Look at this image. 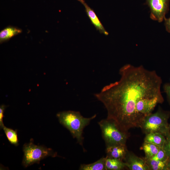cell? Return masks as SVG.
<instances>
[{"label": "cell", "instance_id": "cell-1", "mask_svg": "<svg viewBox=\"0 0 170 170\" xmlns=\"http://www.w3.org/2000/svg\"><path fill=\"white\" fill-rule=\"evenodd\" d=\"M119 73V80L105 86L95 95L105 106L107 119L113 121L122 131L128 133L131 128H140L145 117L137 110L138 102L146 98H163L162 80L155 71L143 65L126 64Z\"/></svg>", "mask_w": 170, "mask_h": 170}, {"label": "cell", "instance_id": "cell-2", "mask_svg": "<svg viewBox=\"0 0 170 170\" xmlns=\"http://www.w3.org/2000/svg\"><path fill=\"white\" fill-rule=\"evenodd\" d=\"M96 116L94 115L90 117L86 118L78 111L71 110L60 112L57 114L60 122L70 131L72 136L82 146L83 129Z\"/></svg>", "mask_w": 170, "mask_h": 170}, {"label": "cell", "instance_id": "cell-3", "mask_svg": "<svg viewBox=\"0 0 170 170\" xmlns=\"http://www.w3.org/2000/svg\"><path fill=\"white\" fill-rule=\"evenodd\" d=\"M170 111L163 110L159 107L154 113H150L144 118L140 128L145 135L151 133H158L166 138L170 134L168 121Z\"/></svg>", "mask_w": 170, "mask_h": 170}, {"label": "cell", "instance_id": "cell-4", "mask_svg": "<svg viewBox=\"0 0 170 170\" xmlns=\"http://www.w3.org/2000/svg\"><path fill=\"white\" fill-rule=\"evenodd\" d=\"M106 146L126 144L130 136L129 133L122 131L113 121L107 119L98 122Z\"/></svg>", "mask_w": 170, "mask_h": 170}, {"label": "cell", "instance_id": "cell-5", "mask_svg": "<svg viewBox=\"0 0 170 170\" xmlns=\"http://www.w3.org/2000/svg\"><path fill=\"white\" fill-rule=\"evenodd\" d=\"M24 153L22 164L25 167L39 162L45 157L51 156H55V154L50 148L34 144L32 141L25 144L23 148Z\"/></svg>", "mask_w": 170, "mask_h": 170}, {"label": "cell", "instance_id": "cell-6", "mask_svg": "<svg viewBox=\"0 0 170 170\" xmlns=\"http://www.w3.org/2000/svg\"><path fill=\"white\" fill-rule=\"evenodd\" d=\"M170 0H146L150 9V18L159 22H162L169 10Z\"/></svg>", "mask_w": 170, "mask_h": 170}, {"label": "cell", "instance_id": "cell-7", "mask_svg": "<svg viewBox=\"0 0 170 170\" xmlns=\"http://www.w3.org/2000/svg\"><path fill=\"white\" fill-rule=\"evenodd\" d=\"M123 161L126 167L130 170H149L143 158L139 157L129 151H128Z\"/></svg>", "mask_w": 170, "mask_h": 170}, {"label": "cell", "instance_id": "cell-8", "mask_svg": "<svg viewBox=\"0 0 170 170\" xmlns=\"http://www.w3.org/2000/svg\"><path fill=\"white\" fill-rule=\"evenodd\" d=\"M128 151L126 144L106 146V156L123 161Z\"/></svg>", "mask_w": 170, "mask_h": 170}, {"label": "cell", "instance_id": "cell-9", "mask_svg": "<svg viewBox=\"0 0 170 170\" xmlns=\"http://www.w3.org/2000/svg\"><path fill=\"white\" fill-rule=\"evenodd\" d=\"M77 0L84 5L88 16L96 29L101 33L108 35V33L105 30L93 10L89 6L84 0Z\"/></svg>", "mask_w": 170, "mask_h": 170}, {"label": "cell", "instance_id": "cell-10", "mask_svg": "<svg viewBox=\"0 0 170 170\" xmlns=\"http://www.w3.org/2000/svg\"><path fill=\"white\" fill-rule=\"evenodd\" d=\"M22 30L17 27L8 26L0 32V43L2 44L8 41L13 37L22 32Z\"/></svg>", "mask_w": 170, "mask_h": 170}, {"label": "cell", "instance_id": "cell-11", "mask_svg": "<svg viewBox=\"0 0 170 170\" xmlns=\"http://www.w3.org/2000/svg\"><path fill=\"white\" fill-rule=\"evenodd\" d=\"M166 140L163 135L158 133H151L146 134L144 142L151 143L163 148Z\"/></svg>", "mask_w": 170, "mask_h": 170}, {"label": "cell", "instance_id": "cell-12", "mask_svg": "<svg viewBox=\"0 0 170 170\" xmlns=\"http://www.w3.org/2000/svg\"><path fill=\"white\" fill-rule=\"evenodd\" d=\"M125 167L123 161L107 156L105 157L106 170H121Z\"/></svg>", "mask_w": 170, "mask_h": 170}, {"label": "cell", "instance_id": "cell-13", "mask_svg": "<svg viewBox=\"0 0 170 170\" xmlns=\"http://www.w3.org/2000/svg\"><path fill=\"white\" fill-rule=\"evenodd\" d=\"M80 170H106L105 157H103L92 163L82 164L79 167Z\"/></svg>", "mask_w": 170, "mask_h": 170}, {"label": "cell", "instance_id": "cell-14", "mask_svg": "<svg viewBox=\"0 0 170 170\" xmlns=\"http://www.w3.org/2000/svg\"><path fill=\"white\" fill-rule=\"evenodd\" d=\"M143 158L148 166L149 170H168L167 165V160L165 161H159L144 157Z\"/></svg>", "mask_w": 170, "mask_h": 170}, {"label": "cell", "instance_id": "cell-15", "mask_svg": "<svg viewBox=\"0 0 170 170\" xmlns=\"http://www.w3.org/2000/svg\"><path fill=\"white\" fill-rule=\"evenodd\" d=\"M145 155V158L150 159L159 151L161 147L153 144L144 142L142 146Z\"/></svg>", "mask_w": 170, "mask_h": 170}, {"label": "cell", "instance_id": "cell-16", "mask_svg": "<svg viewBox=\"0 0 170 170\" xmlns=\"http://www.w3.org/2000/svg\"><path fill=\"white\" fill-rule=\"evenodd\" d=\"M3 129L9 141L15 145H18L19 144L17 131L5 126Z\"/></svg>", "mask_w": 170, "mask_h": 170}, {"label": "cell", "instance_id": "cell-17", "mask_svg": "<svg viewBox=\"0 0 170 170\" xmlns=\"http://www.w3.org/2000/svg\"><path fill=\"white\" fill-rule=\"evenodd\" d=\"M168 157L162 148H161L158 153L151 159L159 161H166Z\"/></svg>", "mask_w": 170, "mask_h": 170}, {"label": "cell", "instance_id": "cell-18", "mask_svg": "<svg viewBox=\"0 0 170 170\" xmlns=\"http://www.w3.org/2000/svg\"><path fill=\"white\" fill-rule=\"evenodd\" d=\"M163 148L168 157H170V134L166 138Z\"/></svg>", "mask_w": 170, "mask_h": 170}, {"label": "cell", "instance_id": "cell-19", "mask_svg": "<svg viewBox=\"0 0 170 170\" xmlns=\"http://www.w3.org/2000/svg\"><path fill=\"white\" fill-rule=\"evenodd\" d=\"M164 92L166 94L167 101L170 105V83H166L163 86Z\"/></svg>", "mask_w": 170, "mask_h": 170}, {"label": "cell", "instance_id": "cell-20", "mask_svg": "<svg viewBox=\"0 0 170 170\" xmlns=\"http://www.w3.org/2000/svg\"><path fill=\"white\" fill-rule=\"evenodd\" d=\"M6 106L4 105H2L0 107V128L3 129L5 126L3 122V118L4 117V113Z\"/></svg>", "mask_w": 170, "mask_h": 170}, {"label": "cell", "instance_id": "cell-21", "mask_svg": "<svg viewBox=\"0 0 170 170\" xmlns=\"http://www.w3.org/2000/svg\"><path fill=\"white\" fill-rule=\"evenodd\" d=\"M164 25L166 31L170 33V17L168 18H165Z\"/></svg>", "mask_w": 170, "mask_h": 170}, {"label": "cell", "instance_id": "cell-22", "mask_svg": "<svg viewBox=\"0 0 170 170\" xmlns=\"http://www.w3.org/2000/svg\"><path fill=\"white\" fill-rule=\"evenodd\" d=\"M167 165L168 170H170V157H168L167 160Z\"/></svg>", "mask_w": 170, "mask_h": 170}, {"label": "cell", "instance_id": "cell-23", "mask_svg": "<svg viewBox=\"0 0 170 170\" xmlns=\"http://www.w3.org/2000/svg\"><path fill=\"white\" fill-rule=\"evenodd\" d=\"M169 129L170 131V124H169Z\"/></svg>", "mask_w": 170, "mask_h": 170}]
</instances>
